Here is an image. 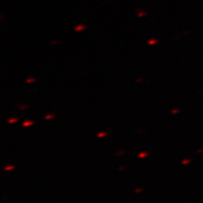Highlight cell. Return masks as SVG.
Returning <instances> with one entry per match:
<instances>
[{
    "label": "cell",
    "mask_w": 203,
    "mask_h": 203,
    "mask_svg": "<svg viewBox=\"0 0 203 203\" xmlns=\"http://www.w3.org/2000/svg\"><path fill=\"white\" fill-rule=\"evenodd\" d=\"M147 155H148V153H147V152H141V153L139 154V157H140V158H142V157H145V156H147Z\"/></svg>",
    "instance_id": "7a4b0ae2"
},
{
    "label": "cell",
    "mask_w": 203,
    "mask_h": 203,
    "mask_svg": "<svg viewBox=\"0 0 203 203\" xmlns=\"http://www.w3.org/2000/svg\"><path fill=\"white\" fill-rule=\"evenodd\" d=\"M17 121V119H11V120H9L8 122L9 123H13V122H16Z\"/></svg>",
    "instance_id": "3957f363"
},
{
    "label": "cell",
    "mask_w": 203,
    "mask_h": 203,
    "mask_svg": "<svg viewBox=\"0 0 203 203\" xmlns=\"http://www.w3.org/2000/svg\"><path fill=\"white\" fill-rule=\"evenodd\" d=\"M106 135V133H101V134H98L99 137H103V136H105Z\"/></svg>",
    "instance_id": "277c9868"
},
{
    "label": "cell",
    "mask_w": 203,
    "mask_h": 203,
    "mask_svg": "<svg viewBox=\"0 0 203 203\" xmlns=\"http://www.w3.org/2000/svg\"><path fill=\"white\" fill-rule=\"evenodd\" d=\"M13 167H14V166H6L5 169H6V170H9V169H12Z\"/></svg>",
    "instance_id": "5b68a950"
},
{
    "label": "cell",
    "mask_w": 203,
    "mask_h": 203,
    "mask_svg": "<svg viewBox=\"0 0 203 203\" xmlns=\"http://www.w3.org/2000/svg\"><path fill=\"white\" fill-rule=\"evenodd\" d=\"M33 81H34V79H28V80H26V82L28 83V82H33Z\"/></svg>",
    "instance_id": "8992f818"
},
{
    "label": "cell",
    "mask_w": 203,
    "mask_h": 203,
    "mask_svg": "<svg viewBox=\"0 0 203 203\" xmlns=\"http://www.w3.org/2000/svg\"><path fill=\"white\" fill-rule=\"evenodd\" d=\"M48 118H54V115H51V116H47V117H45V119H48Z\"/></svg>",
    "instance_id": "52a82bcc"
},
{
    "label": "cell",
    "mask_w": 203,
    "mask_h": 203,
    "mask_svg": "<svg viewBox=\"0 0 203 203\" xmlns=\"http://www.w3.org/2000/svg\"><path fill=\"white\" fill-rule=\"evenodd\" d=\"M33 124V122L32 121H25V122L23 123V125L24 126H27V125H32Z\"/></svg>",
    "instance_id": "6da1fadb"
}]
</instances>
